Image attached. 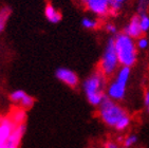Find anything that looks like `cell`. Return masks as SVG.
<instances>
[{
  "mask_svg": "<svg viewBox=\"0 0 149 148\" xmlns=\"http://www.w3.org/2000/svg\"><path fill=\"white\" fill-rule=\"evenodd\" d=\"M97 108L100 121L109 128L123 132L131 124V115L129 112L120 105L118 102H115L108 96L104 98Z\"/></svg>",
  "mask_w": 149,
  "mask_h": 148,
  "instance_id": "obj_1",
  "label": "cell"
},
{
  "mask_svg": "<svg viewBox=\"0 0 149 148\" xmlns=\"http://www.w3.org/2000/svg\"><path fill=\"white\" fill-rule=\"evenodd\" d=\"M108 77L96 69L83 83V90L90 105L98 107L106 95Z\"/></svg>",
  "mask_w": 149,
  "mask_h": 148,
  "instance_id": "obj_2",
  "label": "cell"
},
{
  "mask_svg": "<svg viewBox=\"0 0 149 148\" xmlns=\"http://www.w3.org/2000/svg\"><path fill=\"white\" fill-rule=\"evenodd\" d=\"M113 40L120 65L132 68L138 60L139 50L135 45V39L120 32L113 36Z\"/></svg>",
  "mask_w": 149,
  "mask_h": 148,
  "instance_id": "obj_3",
  "label": "cell"
},
{
  "mask_svg": "<svg viewBox=\"0 0 149 148\" xmlns=\"http://www.w3.org/2000/svg\"><path fill=\"white\" fill-rule=\"evenodd\" d=\"M131 76V68L120 66L115 72L114 78L107 85L106 95L115 102H120L126 96L127 86Z\"/></svg>",
  "mask_w": 149,
  "mask_h": 148,
  "instance_id": "obj_4",
  "label": "cell"
},
{
  "mask_svg": "<svg viewBox=\"0 0 149 148\" xmlns=\"http://www.w3.org/2000/svg\"><path fill=\"white\" fill-rule=\"evenodd\" d=\"M120 66L118 57L116 51H115L114 40H113V37H110L105 46V49H104L97 69L107 77H111L118 71Z\"/></svg>",
  "mask_w": 149,
  "mask_h": 148,
  "instance_id": "obj_5",
  "label": "cell"
},
{
  "mask_svg": "<svg viewBox=\"0 0 149 148\" xmlns=\"http://www.w3.org/2000/svg\"><path fill=\"white\" fill-rule=\"evenodd\" d=\"M83 4L95 17L106 18L109 16L110 0H86Z\"/></svg>",
  "mask_w": 149,
  "mask_h": 148,
  "instance_id": "obj_6",
  "label": "cell"
},
{
  "mask_svg": "<svg viewBox=\"0 0 149 148\" xmlns=\"http://www.w3.org/2000/svg\"><path fill=\"white\" fill-rule=\"evenodd\" d=\"M10 101L15 105H18V107H21L26 110H29L35 104L34 97L31 96L30 94H28L24 90H21V89L12 91L10 93Z\"/></svg>",
  "mask_w": 149,
  "mask_h": 148,
  "instance_id": "obj_7",
  "label": "cell"
},
{
  "mask_svg": "<svg viewBox=\"0 0 149 148\" xmlns=\"http://www.w3.org/2000/svg\"><path fill=\"white\" fill-rule=\"evenodd\" d=\"M55 76L59 82L63 84L67 85L68 87L71 88H75L77 87L79 84V78L78 75L75 73L73 70L69 68H65V67H60V68L56 69L55 71Z\"/></svg>",
  "mask_w": 149,
  "mask_h": 148,
  "instance_id": "obj_8",
  "label": "cell"
},
{
  "mask_svg": "<svg viewBox=\"0 0 149 148\" xmlns=\"http://www.w3.org/2000/svg\"><path fill=\"white\" fill-rule=\"evenodd\" d=\"M16 126L17 125L12 121L10 115L0 117V148L9 141Z\"/></svg>",
  "mask_w": 149,
  "mask_h": 148,
  "instance_id": "obj_9",
  "label": "cell"
},
{
  "mask_svg": "<svg viewBox=\"0 0 149 148\" xmlns=\"http://www.w3.org/2000/svg\"><path fill=\"white\" fill-rule=\"evenodd\" d=\"M123 33L128 35L129 37L133 38V39H138L139 37L144 35L142 32V29L140 26V19H139V15H133L129 19V21L126 23V26L124 27Z\"/></svg>",
  "mask_w": 149,
  "mask_h": 148,
  "instance_id": "obj_10",
  "label": "cell"
},
{
  "mask_svg": "<svg viewBox=\"0 0 149 148\" xmlns=\"http://www.w3.org/2000/svg\"><path fill=\"white\" fill-rule=\"evenodd\" d=\"M26 131V125L24 124H20L15 127L13 133H12L11 138L9 139V141L4 144L1 148H19L20 142L22 140L23 135Z\"/></svg>",
  "mask_w": 149,
  "mask_h": 148,
  "instance_id": "obj_11",
  "label": "cell"
},
{
  "mask_svg": "<svg viewBox=\"0 0 149 148\" xmlns=\"http://www.w3.org/2000/svg\"><path fill=\"white\" fill-rule=\"evenodd\" d=\"M45 17L49 22L56 24L61 21L63 16H61V13L52 3H47V6H45Z\"/></svg>",
  "mask_w": 149,
  "mask_h": 148,
  "instance_id": "obj_12",
  "label": "cell"
},
{
  "mask_svg": "<svg viewBox=\"0 0 149 148\" xmlns=\"http://www.w3.org/2000/svg\"><path fill=\"white\" fill-rule=\"evenodd\" d=\"M10 117H11L12 121H13L16 125L24 124L26 121V110L21 108V107L15 108L14 110L11 112V114H10Z\"/></svg>",
  "mask_w": 149,
  "mask_h": 148,
  "instance_id": "obj_13",
  "label": "cell"
},
{
  "mask_svg": "<svg viewBox=\"0 0 149 148\" xmlns=\"http://www.w3.org/2000/svg\"><path fill=\"white\" fill-rule=\"evenodd\" d=\"M100 26V22L97 17H84L81 19V27L86 30L93 31L96 30Z\"/></svg>",
  "mask_w": 149,
  "mask_h": 148,
  "instance_id": "obj_14",
  "label": "cell"
},
{
  "mask_svg": "<svg viewBox=\"0 0 149 148\" xmlns=\"http://www.w3.org/2000/svg\"><path fill=\"white\" fill-rule=\"evenodd\" d=\"M128 0H110V13L109 16L111 17H116L120 13L123 6Z\"/></svg>",
  "mask_w": 149,
  "mask_h": 148,
  "instance_id": "obj_15",
  "label": "cell"
},
{
  "mask_svg": "<svg viewBox=\"0 0 149 148\" xmlns=\"http://www.w3.org/2000/svg\"><path fill=\"white\" fill-rule=\"evenodd\" d=\"M11 13L12 11L9 6H3L0 9V33H2L4 31L6 22H8L10 16H11Z\"/></svg>",
  "mask_w": 149,
  "mask_h": 148,
  "instance_id": "obj_16",
  "label": "cell"
},
{
  "mask_svg": "<svg viewBox=\"0 0 149 148\" xmlns=\"http://www.w3.org/2000/svg\"><path fill=\"white\" fill-rule=\"evenodd\" d=\"M139 138L136 134H129L122 140V148H131L138 143Z\"/></svg>",
  "mask_w": 149,
  "mask_h": 148,
  "instance_id": "obj_17",
  "label": "cell"
},
{
  "mask_svg": "<svg viewBox=\"0 0 149 148\" xmlns=\"http://www.w3.org/2000/svg\"><path fill=\"white\" fill-rule=\"evenodd\" d=\"M136 13L138 15L147 14L149 11V0H136Z\"/></svg>",
  "mask_w": 149,
  "mask_h": 148,
  "instance_id": "obj_18",
  "label": "cell"
},
{
  "mask_svg": "<svg viewBox=\"0 0 149 148\" xmlns=\"http://www.w3.org/2000/svg\"><path fill=\"white\" fill-rule=\"evenodd\" d=\"M139 19H140V26L142 29V32L144 34L149 31V15L147 14H142L139 15Z\"/></svg>",
  "mask_w": 149,
  "mask_h": 148,
  "instance_id": "obj_19",
  "label": "cell"
},
{
  "mask_svg": "<svg viewBox=\"0 0 149 148\" xmlns=\"http://www.w3.org/2000/svg\"><path fill=\"white\" fill-rule=\"evenodd\" d=\"M135 45H136L138 50H146L149 47V39L146 36L142 35L138 39H135Z\"/></svg>",
  "mask_w": 149,
  "mask_h": 148,
  "instance_id": "obj_20",
  "label": "cell"
},
{
  "mask_svg": "<svg viewBox=\"0 0 149 148\" xmlns=\"http://www.w3.org/2000/svg\"><path fill=\"white\" fill-rule=\"evenodd\" d=\"M104 29H105V31H106L108 34L112 35V37L115 36V35L118 33V27H116V24H115V23H113V22H107V23H105Z\"/></svg>",
  "mask_w": 149,
  "mask_h": 148,
  "instance_id": "obj_21",
  "label": "cell"
},
{
  "mask_svg": "<svg viewBox=\"0 0 149 148\" xmlns=\"http://www.w3.org/2000/svg\"><path fill=\"white\" fill-rule=\"evenodd\" d=\"M143 104H144V108L147 113H149V90H146L144 92V96H143Z\"/></svg>",
  "mask_w": 149,
  "mask_h": 148,
  "instance_id": "obj_22",
  "label": "cell"
},
{
  "mask_svg": "<svg viewBox=\"0 0 149 148\" xmlns=\"http://www.w3.org/2000/svg\"><path fill=\"white\" fill-rule=\"evenodd\" d=\"M104 148H122V146L120 145L118 142H115V141H107L104 145Z\"/></svg>",
  "mask_w": 149,
  "mask_h": 148,
  "instance_id": "obj_23",
  "label": "cell"
},
{
  "mask_svg": "<svg viewBox=\"0 0 149 148\" xmlns=\"http://www.w3.org/2000/svg\"><path fill=\"white\" fill-rule=\"evenodd\" d=\"M80 1H81V2H85V1H86V0H80Z\"/></svg>",
  "mask_w": 149,
  "mask_h": 148,
  "instance_id": "obj_24",
  "label": "cell"
}]
</instances>
